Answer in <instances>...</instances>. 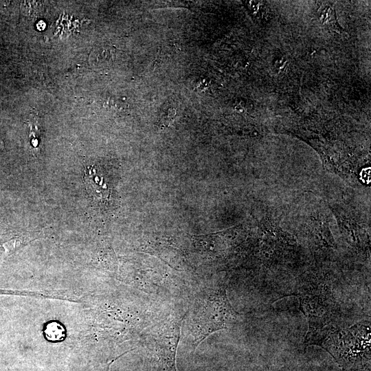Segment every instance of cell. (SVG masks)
<instances>
[{"instance_id":"cell-8","label":"cell","mask_w":371,"mask_h":371,"mask_svg":"<svg viewBox=\"0 0 371 371\" xmlns=\"http://www.w3.org/2000/svg\"><path fill=\"white\" fill-rule=\"evenodd\" d=\"M0 294H5V295H24L27 294V293L23 292V291H12V290H7V289H0Z\"/></svg>"},{"instance_id":"cell-7","label":"cell","mask_w":371,"mask_h":371,"mask_svg":"<svg viewBox=\"0 0 371 371\" xmlns=\"http://www.w3.org/2000/svg\"><path fill=\"white\" fill-rule=\"evenodd\" d=\"M21 241L19 239H12L11 240L3 244L2 247L4 248L5 251L12 252L14 249L19 247Z\"/></svg>"},{"instance_id":"cell-9","label":"cell","mask_w":371,"mask_h":371,"mask_svg":"<svg viewBox=\"0 0 371 371\" xmlns=\"http://www.w3.org/2000/svg\"><path fill=\"white\" fill-rule=\"evenodd\" d=\"M4 148V142L2 139H0V152Z\"/></svg>"},{"instance_id":"cell-4","label":"cell","mask_w":371,"mask_h":371,"mask_svg":"<svg viewBox=\"0 0 371 371\" xmlns=\"http://www.w3.org/2000/svg\"><path fill=\"white\" fill-rule=\"evenodd\" d=\"M181 319L166 326L155 339V350L159 364L158 371H177L176 352L180 338Z\"/></svg>"},{"instance_id":"cell-5","label":"cell","mask_w":371,"mask_h":371,"mask_svg":"<svg viewBox=\"0 0 371 371\" xmlns=\"http://www.w3.org/2000/svg\"><path fill=\"white\" fill-rule=\"evenodd\" d=\"M253 371H292V370L286 365L267 361L262 362V363L257 366Z\"/></svg>"},{"instance_id":"cell-6","label":"cell","mask_w":371,"mask_h":371,"mask_svg":"<svg viewBox=\"0 0 371 371\" xmlns=\"http://www.w3.org/2000/svg\"><path fill=\"white\" fill-rule=\"evenodd\" d=\"M323 23L326 25L330 26L331 27H335L337 25L336 21V16L335 15L334 10L332 8L326 7L324 11L322 12Z\"/></svg>"},{"instance_id":"cell-2","label":"cell","mask_w":371,"mask_h":371,"mask_svg":"<svg viewBox=\"0 0 371 371\" xmlns=\"http://www.w3.org/2000/svg\"><path fill=\"white\" fill-rule=\"evenodd\" d=\"M320 347L343 371H370V322L362 321L330 332Z\"/></svg>"},{"instance_id":"cell-1","label":"cell","mask_w":371,"mask_h":371,"mask_svg":"<svg viewBox=\"0 0 371 371\" xmlns=\"http://www.w3.org/2000/svg\"><path fill=\"white\" fill-rule=\"evenodd\" d=\"M292 295L299 300L300 308L308 322L305 347L319 346L330 332L340 327V306L331 286L316 280H306L297 284Z\"/></svg>"},{"instance_id":"cell-3","label":"cell","mask_w":371,"mask_h":371,"mask_svg":"<svg viewBox=\"0 0 371 371\" xmlns=\"http://www.w3.org/2000/svg\"><path fill=\"white\" fill-rule=\"evenodd\" d=\"M223 289L205 293L195 303L192 316V333L194 350L207 336L229 328L238 319Z\"/></svg>"}]
</instances>
